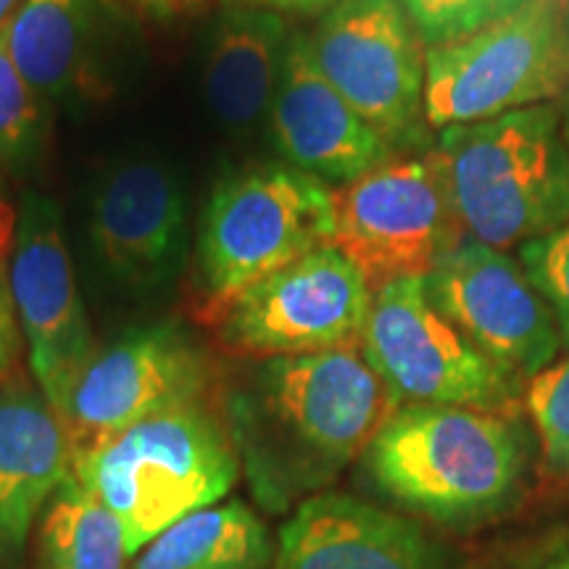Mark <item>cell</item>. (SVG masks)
Masks as SVG:
<instances>
[{
	"mask_svg": "<svg viewBox=\"0 0 569 569\" xmlns=\"http://www.w3.org/2000/svg\"><path fill=\"white\" fill-rule=\"evenodd\" d=\"M396 409L359 348L261 359L224 396L240 469L267 511L330 486Z\"/></svg>",
	"mask_w": 569,
	"mask_h": 569,
	"instance_id": "1",
	"label": "cell"
},
{
	"mask_svg": "<svg viewBox=\"0 0 569 569\" xmlns=\"http://www.w3.org/2000/svg\"><path fill=\"white\" fill-rule=\"evenodd\" d=\"M377 493L411 515L467 528L517 496L528 467L525 430L511 411L398 407L361 453Z\"/></svg>",
	"mask_w": 569,
	"mask_h": 569,
	"instance_id": "2",
	"label": "cell"
},
{
	"mask_svg": "<svg viewBox=\"0 0 569 569\" xmlns=\"http://www.w3.org/2000/svg\"><path fill=\"white\" fill-rule=\"evenodd\" d=\"M71 475L119 519L134 557L182 517L222 501L240 459L224 417L198 401L127 427L71 459Z\"/></svg>",
	"mask_w": 569,
	"mask_h": 569,
	"instance_id": "3",
	"label": "cell"
},
{
	"mask_svg": "<svg viewBox=\"0 0 569 569\" xmlns=\"http://www.w3.org/2000/svg\"><path fill=\"white\" fill-rule=\"evenodd\" d=\"M436 153L469 238L509 251L569 222V146L553 106L446 127Z\"/></svg>",
	"mask_w": 569,
	"mask_h": 569,
	"instance_id": "4",
	"label": "cell"
},
{
	"mask_svg": "<svg viewBox=\"0 0 569 569\" xmlns=\"http://www.w3.org/2000/svg\"><path fill=\"white\" fill-rule=\"evenodd\" d=\"M332 240V190L288 163L217 182L198 222L193 293L213 327L234 298Z\"/></svg>",
	"mask_w": 569,
	"mask_h": 569,
	"instance_id": "5",
	"label": "cell"
},
{
	"mask_svg": "<svg viewBox=\"0 0 569 569\" xmlns=\"http://www.w3.org/2000/svg\"><path fill=\"white\" fill-rule=\"evenodd\" d=\"M569 90V32L557 0L425 53V117L446 130L530 109Z\"/></svg>",
	"mask_w": 569,
	"mask_h": 569,
	"instance_id": "6",
	"label": "cell"
},
{
	"mask_svg": "<svg viewBox=\"0 0 569 569\" xmlns=\"http://www.w3.org/2000/svg\"><path fill=\"white\" fill-rule=\"evenodd\" d=\"M465 238L436 148L393 156L359 180L332 190V240L380 290L427 277Z\"/></svg>",
	"mask_w": 569,
	"mask_h": 569,
	"instance_id": "7",
	"label": "cell"
},
{
	"mask_svg": "<svg viewBox=\"0 0 569 569\" xmlns=\"http://www.w3.org/2000/svg\"><path fill=\"white\" fill-rule=\"evenodd\" d=\"M361 356L398 407H467L511 411L519 380L480 353L432 303L425 277L375 290Z\"/></svg>",
	"mask_w": 569,
	"mask_h": 569,
	"instance_id": "8",
	"label": "cell"
},
{
	"mask_svg": "<svg viewBox=\"0 0 569 569\" xmlns=\"http://www.w3.org/2000/svg\"><path fill=\"white\" fill-rule=\"evenodd\" d=\"M306 38L325 80L396 153H422L427 48L401 0H338Z\"/></svg>",
	"mask_w": 569,
	"mask_h": 569,
	"instance_id": "9",
	"label": "cell"
},
{
	"mask_svg": "<svg viewBox=\"0 0 569 569\" xmlns=\"http://www.w3.org/2000/svg\"><path fill=\"white\" fill-rule=\"evenodd\" d=\"M211 388L209 353L184 327L169 319L132 327L109 346L96 348L71 388L59 417L71 459L142 419L209 401Z\"/></svg>",
	"mask_w": 569,
	"mask_h": 569,
	"instance_id": "10",
	"label": "cell"
},
{
	"mask_svg": "<svg viewBox=\"0 0 569 569\" xmlns=\"http://www.w3.org/2000/svg\"><path fill=\"white\" fill-rule=\"evenodd\" d=\"M369 303L359 269L322 246L234 298L213 330L227 351L256 361L359 348Z\"/></svg>",
	"mask_w": 569,
	"mask_h": 569,
	"instance_id": "11",
	"label": "cell"
},
{
	"mask_svg": "<svg viewBox=\"0 0 569 569\" xmlns=\"http://www.w3.org/2000/svg\"><path fill=\"white\" fill-rule=\"evenodd\" d=\"M9 290L38 390L61 417L71 388L96 353L88 311L53 198L24 190L13 232Z\"/></svg>",
	"mask_w": 569,
	"mask_h": 569,
	"instance_id": "12",
	"label": "cell"
},
{
	"mask_svg": "<svg viewBox=\"0 0 569 569\" xmlns=\"http://www.w3.org/2000/svg\"><path fill=\"white\" fill-rule=\"evenodd\" d=\"M425 282L469 343L515 380L543 372L565 348L549 303L507 251L465 234Z\"/></svg>",
	"mask_w": 569,
	"mask_h": 569,
	"instance_id": "13",
	"label": "cell"
},
{
	"mask_svg": "<svg viewBox=\"0 0 569 569\" xmlns=\"http://www.w3.org/2000/svg\"><path fill=\"white\" fill-rule=\"evenodd\" d=\"M88 238L101 272L132 293H153L188 259V203L167 161L130 156L96 182Z\"/></svg>",
	"mask_w": 569,
	"mask_h": 569,
	"instance_id": "14",
	"label": "cell"
},
{
	"mask_svg": "<svg viewBox=\"0 0 569 569\" xmlns=\"http://www.w3.org/2000/svg\"><path fill=\"white\" fill-rule=\"evenodd\" d=\"M269 138L282 163L327 188L359 180L398 156L382 134L325 80L306 32H293L269 106Z\"/></svg>",
	"mask_w": 569,
	"mask_h": 569,
	"instance_id": "15",
	"label": "cell"
},
{
	"mask_svg": "<svg viewBox=\"0 0 569 569\" xmlns=\"http://www.w3.org/2000/svg\"><path fill=\"white\" fill-rule=\"evenodd\" d=\"M272 569H446V561L411 519L327 490L282 525Z\"/></svg>",
	"mask_w": 569,
	"mask_h": 569,
	"instance_id": "16",
	"label": "cell"
},
{
	"mask_svg": "<svg viewBox=\"0 0 569 569\" xmlns=\"http://www.w3.org/2000/svg\"><path fill=\"white\" fill-rule=\"evenodd\" d=\"M71 472L61 419L27 386L0 388V569H17L34 522Z\"/></svg>",
	"mask_w": 569,
	"mask_h": 569,
	"instance_id": "17",
	"label": "cell"
},
{
	"mask_svg": "<svg viewBox=\"0 0 569 569\" xmlns=\"http://www.w3.org/2000/svg\"><path fill=\"white\" fill-rule=\"evenodd\" d=\"M288 19L259 9H224L203 67L206 101L219 124L246 132L267 119L288 53Z\"/></svg>",
	"mask_w": 569,
	"mask_h": 569,
	"instance_id": "18",
	"label": "cell"
},
{
	"mask_svg": "<svg viewBox=\"0 0 569 569\" xmlns=\"http://www.w3.org/2000/svg\"><path fill=\"white\" fill-rule=\"evenodd\" d=\"M106 0H24L0 27L11 61L51 109L90 96Z\"/></svg>",
	"mask_w": 569,
	"mask_h": 569,
	"instance_id": "19",
	"label": "cell"
},
{
	"mask_svg": "<svg viewBox=\"0 0 569 569\" xmlns=\"http://www.w3.org/2000/svg\"><path fill=\"white\" fill-rule=\"evenodd\" d=\"M272 561L267 525L243 501L213 503L156 536L130 569H264Z\"/></svg>",
	"mask_w": 569,
	"mask_h": 569,
	"instance_id": "20",
	"label": "cell"
},
{
	"mask_svg": "<svg viewBox=\"0 0 569 569\" xmlns=\"http://www.w3.org/2000/svg\"><path fill=\"white\" fill-rule=\"evenodd\" d=\"M124 530L109 509L69 472L38 532V569H130Z\"/></svg>",
	"mask_w": 569,
	"mask_h": 569,
	"instance_id": "21",
	"label": "cell"
},
{
	"mask_svg": "<svg viewBox=\"0 0 569 569\" xmlns=\"http://www.w3.org/2000/svg\"><path fill=\"white\" fill-rule=\"evenodd\" d=\"M53 109L11 61L0 32V172L30 177L46 159Z\"/></svg>",
	"mask_w": 569,
	"mask_h": 569,
	"instance_id": "22",
	"label": "cell"
},
{
	"mask_svg": "<svg viewBox=\"0 0 569 569\" xmlns=\"http://www.w3.org/2000/svg\"><path fill=\"white\" fill-rule=\"evenodd\" d=\"M525 407L546 467L569 478V356L530 377L525 386Z\"/></svg>",
	"mask_w": 569,
	"mask_h": 569,
	"instance_id": "23",
	"label": "cell"
},
{
	"mask_svg": "<svg viewBox=\"0 0 569 569\" xmlns=\"http://www.w3.org/2000/svg\"><path fill=\"white\" fill-rule=\"evenodd\" d=\"M528 3L530 0H401L425 48L465 40Z\"/></svg>",
	"mask_w": 569,
	"mask_h": 569,
	"instance_id": "24",
	"label": "cell"
},
{
	"mask_svg": "<svg viewBox=\"0 0 569 569\" xmlns=\"http://www.w3.org/2000/svg\"><path fill=\"white\" fill-rule=\"evenodd\" d=\"M519 267L536 284L557 319L561 346L569 348V222L517 248Z\"/></svg>",
	"mask_w": 569,
	"mask_h": 569,
	"instance_id": "25",
	"label": "cell"
},
{
	"mask_svg": "<svg viewBox=\"0 0 569 569\" xmlns=\"http://www.w3.org/2000/svg\"><path fill=\"white\" fill-rule=\"evenodd\" d=\"M146 21H174L203 9L209 0H106Z\"/></svg>",
	"mask_w": 569,
	"mask_h": 569,
	"instance_id": "26",
	"label": "cell"
},
{
	"mask_svg": "<svg viewBox=\"0 0 569 569\" xmlns=\"http://www.w3.org/2000/svg\"><path fill=\"white\" fill-rule=\"evenodd\" d=\"M19 351V322L13 311L9 282L0 274V375H6Z\"/></svg>",
	"mask_w": 569,
	"mask_h": 569,
	"instance_id": "27",
	"label": "cell"
},
{
	"mask_svg": "<svg viewBox=\"0 0 569 569\" xmlns=\"http://www.w3.org/2000/svg\"><path fill=\"white\" fill-rule=\"evenodd\" d=\"M336 3L338 0H222L224 9H259L280 13V17H288V13H325Z\"/></svg>",
	"mask_w": 569,
	"mask_h": 569,
	"instance_id": "28",
	"label": "cell"
},
{
	"mask_svg": "<svg viewBox=\"0 0 569 569\" xmlns=\"http://www.w3.org/2000/svg\"><path fill=\"white\" fill-rule=\"evenodd\" d=\"M21 3H24V0H0V27L13 17V11H17Z\"/></svg>",
	"mask_w": 569,
	"mask_h": 569,
	"instance_id": "29",
	"label": "cell"
},
{
	"mask_svg": "<svg viewBox=\"0 0 569 569\" xmlns=\"http://www.w3.org/2000/svg\"><path fill=\"white\" fill-rule=\"evenodd\" d=\"M538 569H569V551L559 553V557H553L546 561V565H540Z\"/></svg>",
	"mask_w": 569,
	"mask_h": 569,
	"instance_id": "30",
	"label": "cell"
},
{
	"mask_svg": "<svg viewBox=\"0 0 569 569\" xmlns=\"http://www.w3.org/2000/svg\"><path fill=\"white\" fill-rule=\"evenodd\" d=\"M565 138H567V146H569V111H567V122H565Z\"/></svg>",
	"mask_w": 569,
	"mask_h": 569,
	"instance_id": "31",
	"label": "cell"
},
{
	"mask_svg": "<svg viewBox=\"0 0 569 569\" xmlns=\"http://www.w3.org/2000/svg\"><path fill=\"white\" fill-rule=\"evenodd\" d=\"M0 190H3V172H0Z\"/></svg>",
	"mask_w": 569,
	"mask_h": 569,
	"instance_id": "32",
	"label": "cell"
},
{
	"mask_svg": "<svg viewBox=\"0 0 569 569\" xmlns=\"http://www.w3.org/2000/svg\"><path fill=\"white\" fill-rule=\"evenodd\" d=\"M565 17H567V32H569V11L565 13Z\"/></svg>",
	"mask_w": 569,
	"mask_h": 569,
	"instance_id": "33",
	"label": "cell"
}]
</instances>
